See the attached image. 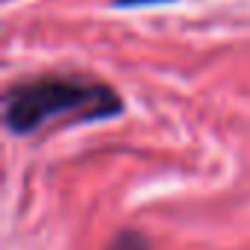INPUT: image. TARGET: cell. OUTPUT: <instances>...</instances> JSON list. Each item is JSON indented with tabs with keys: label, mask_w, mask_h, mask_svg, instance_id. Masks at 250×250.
<instances>
[{
	"label": "cell",
	"mask_w": 250,
	"mask_h": 250,
	"mask_svg": "<svg viewBox=\"0 0 250 250\" xmlns=\"http://www.w3.org/2000/svg\"><path fill=\"white\" fill-rule=\"evenodd\" d=\"M121 109L124 103L115 88L77 77L21 80L3 94V124L12 136H30L62 118H71L74 124L103 121L121 115Z\"/></svg>",
	"instance_id": "cell-1"
},
{
	"label": "cell",
	"mask_w": 250,
	"mask_h": 250,
	"mask_svg": "<svg viewBox=\"0 0 250 250\" xmlns=\"http://www.w3.org/2000/svg\"><path fill=\"white\" fill-rule=\"evenodd\" d=\"M106 250H150V244H147V238H145L142 232L124 229V232H118V235L109 241Z\"/></svg>",
	"instance_id": "cell-2"
},
{
	"label": "cell",
	"mask_w": 250,
	"mask_h": 250,
	"mask_svg": "<svg viewBox=\"0 0 250 250\" xmlns=\"http://www.w3.org/2000/svg\"><path fill=\"white\" fill-rule=\"evenodd\" d=\"M153 3H171V0H115V6H124V9H130V6H153Z\"/></svg>",
	"instance_id": "cell-3"
}]
</instances>
